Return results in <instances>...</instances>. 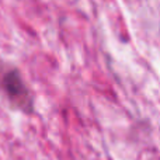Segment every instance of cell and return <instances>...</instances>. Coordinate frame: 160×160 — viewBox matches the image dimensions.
Here are the masks:
<instances>
[{"mask_svg": "<svg viewBox=\"0 0 160 160\" xmlns=\"http://www.w3.org/2000/svg\"><path fill=\"white\" fill-rule=\"evenodd\" d=\"M0 90L4 93L8 102L14 108L25 114L32 112V96L25 82L22 80L20 70L13 65L3 62L2 59H0Z\"/></svg>", "mask_w": 160, "mask_h": 160, "instance_id": "1", "label": "cell"}]
</instances>
